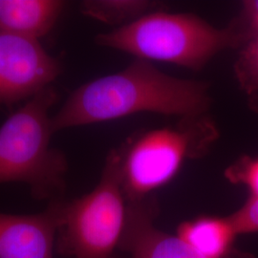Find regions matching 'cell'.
<instances>
[{
  "label": "cell",
  "instance_id": "cell-1",
  "mask_svg": "<svg viewBox=\"0 0 258 258\" xmlns=\"http://www.w3.org/2000/svg\"><path fill=\"white\" fill-rule=\"evenodd\" d=\"M212 98L208 83L179 79L136 59L120 72L76 89L52 117L54 133L149 112L182 119L204 116Z\"/></svg>",
  "mask_w": 258,
  "mask_h": 258
},
{
  "label": "cell",
  "instance_id": "cell-2",
  "mask_svg": "<svg viewBox=\"0 0 258 258\" xmlns=\"http://www.w3.org/2000/svg\"><path fill=\"white\" fill-rule=\"evenodd\" d=\"M57 101L52 85L28 100L0 127V184L24 183L32 196L49 202L64 197L68 162L51 148V107Z\"/></svg>",
  "mask_w": 258,
  "mask_h": 258
},
{
  "label": "cell",
  "instance_id": "cell-3",
  "mask_svg": "<svg viewBox=\"0 0 258 258\" xmlns=\"http://www.w3.org/2000/svg\"><path fill=\"white\" fill-rule=\"evenodd\" d=\"M240 37L233 27H214L192 14L154 12L99 34L95 42L138 59L200 70L222 51L237 44Z\"/></svg>",
  "mask_w": 258,
  "mask_h": 258
},
{
  "label": "cell",
  "instance_id": "cell-4",
  "mask_svg": "<svg viewBox=\"0 0 258 258\" xmlns=\"http://www.w3.org/2000/svg\"><path fill=\"white\" fill-rule=\"evenodd\" d=\"M121 150L111 149L92 191L65 199L56 234L58 254L67 258H118L127 218L121 184Z\"/></svg>",
  "mask_w": 258,
  "mask_h": 258
},
{
  "label": "cell",
  "instance_id": "cell-5",
  "mask_svg": "<svg viewBox=\"0 0 258 258\" xmlns=\"http://www.w3.org/2000/svg\"><path fill=\"white\" fill-rule=\"evenodd\" d=\"M217 136L204 115L173 128L155 129L120 146L121 184L127 202L152 196L180 171L186 159L200 158Z\"/></svg>",
  "mask_w": 258,
  "mask_h": 258
},
{
  "label": "cell",
  "instance_id": "cell-6",
  "mask_svg": "<svg viewBox=\"0 0 258 258\" xmlns=\"http://www.w3.org/2000/svg\"><path fill=\"white\" fill-rule=\"evenodd\" d=\"M61 72V62L38 40L0 31V106L30 100Z\"/></svg>",
  "mask_w": 258,
  "mask_h": 258
},
{
  "label": "cell",
  "instance_id": "cell-7",
  "mask_svg": "<svg viewBox=\"0 0 258 258\" xmlns=\"http://www.w3.org/2000/svg\"><path fill=\"white\" fill-rule=\"evenodd\" d=\"M159 208L155 198L127 202V218L120 250L130 258H205L177 235L155 226ZM228 258H257L235 249Z\"/></svg>",
  "mask_w": 258,
  "mask_h": 258
},
{
  "label": "cell",
  "instance_id": "cell-8",
  "mask_svg": "<svg viewBox=\"0 0 258 258\" xmlns=\"http://www.w3.org/2000/svg\"><path fill=\"white\" fill-rule=\"evenodd\" d=\"M65 198L30 215L0 213V258H53Z\"/></svg>",
  "mask_w": 258,
  "mask_h": 258
},
{
  "label": "cell",
  "instance_id": "cell-9",
  "mask_svg": "<svg viewBox=\"0 0 258 258\" xmlns=\"http://www.w3.org/2000/svg\"><path fill=\"white\" fill-rule=\"evenodd\" d=\"M64 6L59 0H0V31L38 40L54 28Z\"/></svg>",
  "mask_w": 258,
  "mask_h": 258
},
{
  "label": "cell",
  "instance_id": "cell-10",
  "mask_svg": "<svg viewBox=\"0 0 258 258\" xmlns=\"http://www.w3.org/2000/svg\"><path fill=\"white\" fill-rule=\"evenodd\" d=\"M176 235L205 258H228L238 236L229 217L201 215L182 222Z\"/></svg>",
  "mask_w": 258,
  "mask_h": 258
},
{
  "label": "cell",
  "instance_id": "cell-11",
  "mask_svg": "<svg viewBox=\"0 0 258 258\" xmlns=\"http://www.w3.org/2000/svg\"><path fill=\"white\" fill-rule=\"evenodd\" d=\"M152 4L148 1L133 0H88L81 4L85 16L107 24L128 23L147 15Z\"/></svg>",
  "mask_w": 258,
  "mask_h": 258
},
{
  "label": "cell",
  "instance_id": "cell-12",
  "mask_svg": "<svg viewBox=\"0 0 258 258\" xmlns=\"http://www.w3.org/2000/svg\"><path fill=\"white\" fill-rule=\"evenodd\" d=\"M225 177L232 184H244L250 195L258 197V157H244L229 166Z\"/></svg>",
  "mask_w": 258,
  "mask_h": 258
},
{
  "label": "cell",
  "instance_id": "cell-13",
  "mask_svg": "<svg viewBox=\"0 0 258 258\" xmlns=\"http://www.w3.org/2000/svg\"><path fill=\"white\" fill-rule=\"evenodd\" d=\"M236 67L240 83L246 89L254 90L258 88V34L243 53Z\"/></svg>",
  "mask_w": 258,
  "mask_h": 258
},
{
  "label": "cell",
  "instance_id": "cell-14",
  "mask_svg": "<svg viewBox=\"0 0 258 258\" xmlns=\"http://www.w3.org/2000/svg\"><path fill=\"white\" fill-rule=\"evenodd\" d=\"M228 217L237 235L258 232V197L249 196L240 209Z\"/></svg>",
  "mask_w": 258,
  "mask_h": 258
},
{
  "label": "cell",
  "instance_id": "cell-15",
  "mask_svg": "<svg viewBox=\"0 0 258 258\" xmlns=\"http://www.w3.org/2000/svg\"><path fill=\"white\" fill-rule=\"evenodd\" d=\"M247 14L250 19L251 27L255 34H258V1H249L246 4Z\"/></svg>",
  "mask_w": 258,
  "mask_h": 258
}]
</instances>
